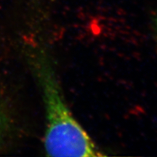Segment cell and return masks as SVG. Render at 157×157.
<instances>
[{
    "label": "cell",
    "instance_id": "6da1fadb",
    "mask_svg": "<svg viewBox=\"0 0 157 157\" xmlns=\"http://www.w3.org/2000/svg\"><path fill=\"white\" fill-rule=\"evenodd\" d=\"M33 65L44 105V147L47 154L50 156H103L68 109L50 58L42 48L34 53Z\"/></svg>",
    "mask_w": 157,
    "mask_h": 157
},
{
    "label": "cell",
    "instance_id": "7a4b0ae2",
    "mask_svg": "<svg viewBox=\"0 0 157 157\" xmlns=\"http://www.w3.org/2000/svg\"><path fill=\"white\" fill-rule=\"evenodd\" d=\"M6 124H7V119H6L5 113L0 108V135L2 134L5 129Z\"/></svg>",
    "mask_w": 157,
    "mask_h": 157
},
{
    "label": "cell",
    "instance_id": "3957f363",
    "mask_svg": "<svg viewBox=\"0 0 157 157\" xmlns=\"http://www.w3.org/2000/svg\"><path fill=\"white\" fill-rule=\"evenodd\" d=\"M154 25L155 29H156V31H157V13H156V15H155V16H154Z\"/></svg>",
    "mask_w": 157,
    "mask_h": 157
}]
</instances>
